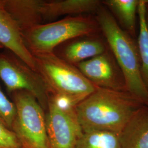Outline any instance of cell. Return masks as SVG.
Returning <instances> with one entry per match:
<instances>
[{
	"label": "cell",
	"mask_w": 148,
	"mask_h": 148,
	"mask_svg": "<svg viewBox=\"0 0 148 148\" xmlns=\"http://www.w3.org/2000/svg\"><path fill=\"white\" fill-rule=\"evenodd\" d=\"M144 105L128 92L96 87L75 108L84 133L101 131L120 136Z\"/></svg>",
	"instance_id": "cell-1"
},
{
	"label": "cell",
	"mask_w": 148,
	"mask_h": 148,
	"mask_svg": "<svg viewBox=\"0 0 148 148\" xmlns=\"http://www.w3.org/2000/svg\"><path fill=\"white\" fill-rule=\"evenodd\" d=\"M97 11V21L121 70L127 92L148 106V90L142 78L137 48L109 12L99 8Z\"/></svg>",
	"instance_id": "cell-2"
},
{
	"label": "cell",
	"mask_w": 148,
	"mask_h": 148,
	"mask_svg": "<svg viewBox=\"0 0 148 148\" xmlns=\"http://www.w3.org/2000/svg\"><path fill=\"white\" fill-rule=\"evenodd\" d=\"M36 71L47 86L49 95L62 97L76 106L95 90L96 87L78 68L54 53L33 55Z\"/></svg>",
	"instance_id": "cell-3"
},
{
	"label": "cell",
	"mask_w": 148,
	"mask_h": 148,
	"mask_svg": "<svg viewBox=\"0 0 148 148\" xmlns=\"http://www.w3.org/2000/svg\"><path fill=\"white\" fill-rule=\"evenodd\" d=\"M94 23L81 16H70L58 21L40 24L22 32L27 48L32 55L54 53L60 45L92 34Z\"/></svg>",
	"instance_id": "cell-4"
},
{
	"label": "cell",
	"mask_w": 148,
	"mask_h": 148,
	"mask_svg": "<svg viewBox=\"0 0 148 148\" xmlns=\"http://www.w3.org/2000/svg\"><path fill=\"white\" fill-rule=\"evenodd\" d=\"M10 95L16 110L12 130L23 148H50L45 110L36 98L25 90H17Z\"/></svg>",
	"instance_id": "cell-5"
},
{
	"label": "cell",
	"mask_w": 148,
	"mask_h": 148,
	"mask_svg": "<svg viewBox=\"0 0 148 148\" xmlns=\"http://www.w3.org/2000/svg\"><path fill=\"white\" fill-rule=\"evenodd\" d=\"M0 79L9 94L27 91L36 98L45 111L47 110L49 93L42 77L8 50L0 53Z\"/></svg>",
	"instance_id": "cell-6"
},
{
	"label": "cell",
	"mask_w": 148,
	"mask_h": 148,
	"mask_svg": "<svg viewBox=\"0 0 148 148\" xmlns=\"http://www.w3.org/2000/svg\"><path fill=\"white\" fill-rule=\"evenodd\" d=\"M46 111V127L49 148H75L83 133L75 110H64L49 96Z\"/></svg>",
	"instance_id": "cell-7"
},
{
	"label": "cell",
	"mask_w": 148,
	"mask_h": 148,
	"mask_svg": "<svg viewBox=\"0 0 148 148\" xmlns=\"http://www.w3.org/2000/svg\"><path fill=\"white\" fill-rule=\"evenodd\" d=\"M75 66L95 87L121 90L122 87L120 85L116 69L111 58L106 52Z\"/></svg>",
	"instance_id": "cell-8"
},
{
	"label": "cell",
	"mask_w": 148,
	"mask_h": 148,
	"mask_svg": "<svg viewBox=\"0 0 148 148\" xmlns=\"http://www.w3.org/2000/svg\"><path fill=\"white\" fill-rule=\"evenodd\" d=\"M0 44L36 71L34 57L25 45L21 30L11 16L1 10Z\"/></svg>",
	"instance_id": "cell-9"
},
{
	"label": "cell",
	"mask_w": 148,
	"mask_h": 148,
	"mask_svg": "<svg viewBox=\"0 0 148 148\" xmlns=\"http://www.w3.org/2000/svg\"><path fill=\"white\" fill-rule=\"evenodd\" d=\"M43 0H0V10L16 22L21 32L42 24Z\"/></svg>",
	"instance_id": "cell-10"
},
{
	"label": "cell",
	"mask_w": 148,
	"mask_h": 148,
	"mask_svg": "<svg viewBox=\"0 0 148 148\" xmlns=\"http://www.w3.org/2000/svg\"><path fill=\"white\" fill-rule=\"evenodd\" d=\"M123 148H148V106H142L119 136Z\"/></svg>",
	"instance_id": "cell-11"
},
{
	"label": "cell",
	"mask_w": 148,
	"mask_h": 148,
	"mask_svg": "<svg viewBox=\"0 0 148 148\" xmlns=\"http://www.w3.org/2000/svg\"><path fill=\"white\" fill-rule=\"evenodd\" d=\"M98 0L44 1L42 8L43 20H51L59 16L91 13L98 10Z\"/></svg>",
	"instance_id": "cell-12"
},
{
	"label": "cell",
	"mask_w": 148,
	"mask_h": 148,
	"mask_svg": "<svg viewBox=\"0 0 148 148\" xmlns=\"http://www.w3.org/2000/svg\"><path fill=\"white\" fill-rule=\"evenodd\" d=\"M104 52L105 47L100 41L85 40L69 43L62 51L61 55L58 56L65 62L76 65Z\"/></svg>",
	"instance_id": "cell-13"
},
{
	"label": "cell",
	"mask_w": 148,
	"mask_h": 148,
	"mask_svg": "<svg viewBox=\"0 0 148 148\" xmlns=\"http://www.w3.org/2000/svg\"><path fill=\"white\" fill-rule=\"evenodd\" d=\"M147 3V1H139L137 12L139 18L138 47L139 58L141 61V74L148 90V25Z\"/></svg>",
	"instance_id": "cell-14"
},
{
	"label": "cell",
	"mask_w": 148,
	"mask_h": 148,
	"mask_svg": "<svg viewBox=\"0 0 148 148\" xmlns=\"http://www.w3.org/2000/svg\"><path fill=\"white\" fill-rule=\"evenodd\" d=\"M75 148H123L119 135L108 132L82 133Z\"/></svg>",
	"instance_id": "cell-15"
},
{
	"label": "cell",
	"mask_w": 148,
	"mask_h": 148,
	"mask_svg": "<svg viewBox=\"0 0 148 148\" xmlns=\"http://www.w3.org/2000/svg\"><path fill=\"white\" fill-rule=\"evenodd\" d=\"M139 1L108 0L103 3L116 15L129 32H133L136 27V13Z\"/></svg>",
	"instance_id": "cell-16"
},
{
	"label": "cell",
	"mask_w": 148,
	"mask_h": 148,
	"mask_svg": "<svg viewBox=\"0 0 148 148\" xmlns=\"http://www.w3.org/2000/svg\"><path fill=\"white\" fill-rule=\"evenodd\" d=\"M16 114L14 103L7 97L0 88V120L12 130Z\"/></svg>",
	"instance_id": "cell-17"
},
{
	"label": "cell",
	"mask_w": 148,
	"mask_h": 148,
	"mask_svg": "<svg viewBox=\"0 0 148 148\" xmlns=\"http://www.w3.org/2000/svg\"><path fill=\"white\" fill-rule=\"evenodd\" d=\"M0 148H23L16 134L1 120Z\"/></svg>",
	"instance_id": "cell-18"
},
{
	"label": "cell",
	"mask_w": 148,
	"mask_h": 148,
	"mask_svg": "<svg viewBox=\"0 0 148 148\" xmlns=\"http://www.w3.org/2000/svg\"><path fill=\"white\" fill-rule=\"evenodd\" d=\"M3 48H4L0 44V49H3Z\"/></svg>",
	"instance_id": "cell-19"
}]
</instances>
